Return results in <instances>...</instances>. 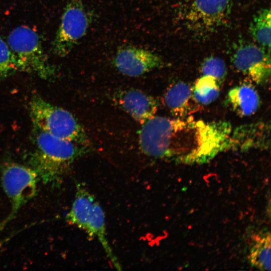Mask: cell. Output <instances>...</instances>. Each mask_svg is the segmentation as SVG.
Here are the masks:
<instances>
[{"mask_svg":"<svg viewBox=\"0 0 271 271\" xmlns=\"http://www.w3.org/2000/svg\"><path fill=\"white\" fill-rule=\"evenodd\" d=\"M65 219L70 225L84 231L90 238L97 239L112 265L117 270L122 269L107 237L103 209L94 196L80 184L76 186L74 200Z\"/></svg>","mask_w":271,"mask_h":271,"instance_id":"obj_3","label":"cell"},{"mask_svg":"<svg viewBox=\"0 0 271 271\" xmlns=\"http://www.w3.org/2000/svg\"><path fill=\"white\" fill-rule=\"evenodd\" d=\"M115 68L122 74L137 77L164 66L162 58L146 49L132 45L121 46L113 60Z\"/></svg>","mask_w":271,"mask_h":271,"instance_id":"obj_10","label":"cell"},{"mask_svg":"<svg viewBox=\"0 0 271 271\" xmlns=\"http://www.w3.org/2000/svg\"><path fill=\"white\" fill-rule=\"evenodd\" d=\"M269 126L263 123H257L237 127L232 131L231 148L248 149L251 148L266 147L269 139Z\"/></svg>","mask_w":271,"mask_h":271,"instance_id":"obj_13","label":"cell"},{"mask_svg":"<svg viewBox=\"0 0 271 271\" xmlns=\"http://www.w3.org/2000/svg\"><path fill=\"white\" fill-rule=\"evenodd\" d=\"M232 126L225 121L154 116L139 132L145 155L186 164H202L231 148Z\"/></svg>","mask_w":271,"mask_h":271,"instance_id":"obj_1","label":"cell"},{"mask_svg":"<svg viewBox=\"0 0 271 271\" xmlns=\"http://www.w3.org/2000/svg\"><path fill=\"white\" fill-rule=\"evenodd\" d=\"M91 22L83 0H65L60 23L52 44L53 53L67 56L86 35Z\"/></svg>","mask_w":271,"mask_h":271,"instance_id":"obj_8","label":"cell"},{"mask_svg":"<svg viewBox=\"0 0 271 271\" xmlns=\"http://www.w3.org/2000/svg\"><path fill=\"white\" fill-rule=\"evenodd\" d=\"M167 108L177 117H186L195 109L197 102L193 96V89L188 84L178 82L171 85L164 96Z\"/></svg>","mask_w":271,"mask_h":271,"instance_id":"obj_12","label":"cell"},{"mask_svg":"<svg viewBox=\"0 0 271 271\" xmlns=\"http://www.w3.org/2000/svg\"><path fill=\"white\" fill-rule=\"evenodd\" d=\"M34 150L29 155V167L46 185L57 187L71 164L84 154L79 144L53 136L33 126Z\"/></svg>","mask_w":271,"mask_h":271,"instance_id":"obj_2","label":"cell"},{"mask_svg":"<svg viewBox=\"0 0 271 271\" xmlns=\"http://www.w3.org/2000/svg\"><path fill=\"white\" fill-rule=\"evenodd\" d=\"M227 101L236 113L246 116L253 114L257 110L260 98L252 86L243 84L236 86L229 91Z\"/></svg>","mask_w":271,"mask_h":271,"instance_id":"obj_14","label":"cell"},{"mask_svg":"<svg viewBox=\"0 0 271 271\" xmlns=\"http://www.w3.org/2000/svg\"><path fill=\"white\" fill-rule=\"evenodd\" d=\"M231 7L232 0H182L178 18L191 33L203 36L227 22Z\"/></svg>","mask_w":271,"mask_h":271,"instance_id":"obj_6","label":"cell"},{"mask_svg":"<svg viewBox=\"0 0 271 271\" xmlns=\"http://www.w3.org/2000/svg\"><path fill=\"white\" fill-rule=\"evenodd\" d=\"M18 71L19 68L14 55L0 36V81Z\"/></svg>","mask_w":271,"mask_h":271,"instance_id":"obj_18","label":"cell"},{"mask_svg":"<svg viewBox=\"0 0 271 271\" xmlns=\"http://www.w3.org/2000/svg\"><path fill=\"white\" fill-rule=\"evenodd\" d=\"M231 60L236 70L251 81L263 84L269 80L270 52L261 46L250 43H241L233 52Z\"/></svg>","mask_w":271,"mask_h":271,"instance_id":"obj_9","label":"cell"},{"mask_svg":"<svg viewBox=\"0 0 271 271\" xmlns=\"http://www.w3.org/2000/svg\"><path fill=\"white\" fill-rule=\"evenodd\" d=\"M270 11L264 8L258 11L250 23L249 31L254 40L261 47L270 52Z\"/></svg>","mask_w":271,"mask_h":271,"instance_id":"obj_15","label":"cell"},{"mask_svg":"<svg viewBox=\"0 0 271 271\" xmlns=\"http://www.w3.org/2000/svg\"><path fill=\"white\" fill-rule=\"evenodd\" d=\"M203 75H209L218 82L226 75V67L224 61L218 57H210L206 59L201 66Z\"/></svg>","mask_w":271,"mask_h":271,"instance_id":"obj_19","label":"cell"},{"mask_svg":"<svg viewBox=\"0 0 271 271\" xmlns=\"http://www.w3.org/2000/svg\"><path fill=\"white\" fill-rule=\"evenodd\" d=\"M114 98L119 105L141 124L154 116L157 110L156 100L139 89L120 91Z\"/></svg>","mask_w":271,"mask_h":271,"instance_id":"obj_11","label":"cell"},{"mask_svg":"<svg viewBox=\"0 0 271 271\" xmlns=\"http://www.w3.org/2000/svg\"><path fill=\"white\" fill-rule=\"evenodd\" d=\"M252 265L264 270H270V235L258 234L253 238L248 255Z\"/></svg>","mask_w":271,"mask_h":271,"instance_id":"obj_16","label":"cell"},{"mask_svg":"<svg viewBox=\"0 0 271 271\" xmlns=\"http://www.w3.org/2000/svg\"><path fill=\"white\" fill-rule=\"evenodd\" d=\"M14 55L19 71L35 74L44 79L53 78L56 68L45 52L38 33L26 26L13 30L7 42Z\"/></svg>","mask_w":271,"mask_h":271,"instance_id":"obj_5","label":"cell"},{"mask_svg":"<svg viewBox=\"0 0 271 271\" xmlns=\"http://www.w3.org/2000/svg\"><path fill=\"white\" fill-rule=\"evenodd\" d=\"M33 126L53 136L80 145L88 144L86 134L74 116L35 94L29 103Z\"/></svg>","mask_w":271,"mask_h":271,"instance_id":"obj_4","label":"cell"},{"mask_svg":"<svg viewBox=\"0 0 271 271\" xmlns=\"http://www.w3.org/2000/svg\"><path fill=\"white\" fill-rule=\"evenodd\" d=\"M39 180L36 172L29 166L10 162L3 167L1 183L10 200L11 208L8 215L0 222V231L15 218L19 210L36 195Z\"/></svg>","mask_w":271,"mask_h":271,"instance_id":"obj_7","label":"cell"},{"mask_svg":"<svg viewBox=\"0 0 271 271\" xmlns=\"http://www.w3.org/2000/svg\"><path fill=\"white\" fill-rule=\"evenodd\" d=\"M193 96L197 102L203 105L214 101L219 94V82L209 75H203L195 84Z\"/></svg>","mask_w":271,"mask_h":271,"instance_id":"obj_17","label":"cell"}]
</instances>
